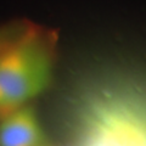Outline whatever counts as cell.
<instances>
[{"mask_svg":"<svg viewBox=\"0 0 146 146\" xmlns=\"http://www.w3.org/2000/svg\"><path fill=\"white\" fill-rule=\"evenodd\" d=\"M40 146H48V145H45V144H43V145H40Z\"/></svg>","mask_w":146,"mask_h":146,"instance_id":"obj_4","label":"cell"},{"mask_svg":"<svg viewBox=\"0 0 146 146\" xmlns=\"http://www.w3.org/2000/svg\"><path fill=\"white\" fill-rule=\"evenodd\" d=\"M57 36L31 26L0 56V116L26 106L48 89L52 79Z\"/></svg>","mask_w":146,"mask_h":146,"instance_id":"obj_1","label":"cell"},{"mask_svg":"<svg viewBox=\"0 0 146 146\" xmlns=\"http://www.w3.org/2000/svg\"><path fill=\"white\" fill-rule=\"evenodd\" d=\"M31 26L26 20H17L0 26V56Z\"/></svg>","mask_w":146,"mask_h":146,"instance_id":"obj_3","label":"cell"},{"mask_svg":"<svg viewBox=\"0 0 146 146\" xmlns=\"http://www.w3.org/2000/svg\"><path fill=\"white\" fill-rule=\"evenodd\" d=\"M43 144L44 134L32 107H20L3 117L0 146H40Z\"/></svg>","mask_w":146,"mask_h":146,"instance_id":"obj_2","label":"cell"}]
</instances>
